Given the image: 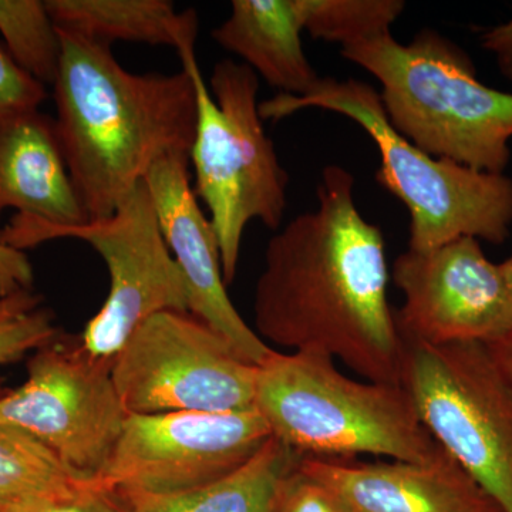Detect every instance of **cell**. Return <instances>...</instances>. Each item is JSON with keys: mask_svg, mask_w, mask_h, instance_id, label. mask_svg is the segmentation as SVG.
Returning <instances> with one entry per match:
<instances>
[{"mask_svg": "<svg viewBox=\"0 0 512 512\" xmlns=\"http://www.w3.org/2000/svg\"><path fill=\"white\" fill-rule=\"evenodd\" d=\"M306 109L348 117L375 141L382 160L377 183L406 205L412 251H429L463 237L493 245L504 244L510 237L511 178L420 150L394 130L384 114L379 92L370 84L322 77L306 96L279 93L259 103L264 120H282Z\"/></svg>", "mask_w": 512, "mask_h": 512, "instance_id": "5", "label": "cell"}, {"mask_svg": "<svg viewBox=\"0 0 512 512\" xmlns=\"http://www.w3.org/2000/svg\"><path fill=\"white\" fill-rule=\"evenodd\" d=\"M271 437L256 409L128 414L109 463L90 485L151 494L197 490L244 467Z\"/></svg>", "mask_w": 512, "mask_h": 512, "instance_id": "11", "label": "cell"}, {"mask_svg": "<svg viewBox=\"0 0 512 512\" xmlns=\"http://www.w3.org/2000/svg\"><path fill=\"white\" fill-rule=\"evenodd\" d=\"M402 386L434 440L512 512V384L487 345L403 340Z\"/></svg>", "mask_w": 512, "mask_h": 512, "instance_id": "7", "label": "cell"}, {"mask_svg": "<svg viewBox=\"0 0 512 512\" xmlns=\"http://www.w3.org/2000/svg\"><path fill=\"white\" fill-rule=\"evenodd\" d=\"M340 55L380 83L384 114L400 136L430 156L504 174L512 94L481 83L456 43L434 29L420 30L409 45L387 32L342 47Z\"/></svg>", "mask_w": 512, "mask_h": 512, "instance_id": "3", "label": "cell"}, {"mask_svg": "<svg viewBox=\"0 0 512 512\" xmlns=\"http://www.w3.org/2000/svg\"><path fill=\"white\" fill-rule=\"evenodd\" d=\"M46 99V86L23 72L0 43V111L39 109Z\"/></svg>", "mask_w": 512, "mask_h": 512, "instance_id": "24", "label": "cell"}, {"mask_svg": "<svg viewBox=\"0 0 512 512\" xmlns=\"http://www.w3.org/2000/svg\"><path fill=\"white\" fill-rule=\"evenodd\" d=\"M8 227H74L89 222L64 161L55 120L39 109L0 111V215Z\"/></svg>", "mask_w": 512, "mask_h": 512, "instance_id": "15", "label": "cell"}, {"mask_svg": "<svg viewBox=\"0 0 512 512\" xmlns=\"http://www.w3.org/2000/svg\"><path fill=\"white\" fill-rule=\"evenodd\" d=\"M144 183L167 247L184 276L188 311L217 330L249 363L264 365L275 349L256 335L229 298L217 234L192 190L190 156L163 158Z\"/></svg>", "mask_w": 512, "mask_h": 512, "instance_id": "13", "label": "cell"}, {"mask_svg": "<svg viewBox=\"0 0 512 512\" xmlns=\"http://www.w3.org/2000/svg\"><path fill=\"white\" fill-rule=\"evenodd\" d=\"M501 266H503L505 279H507L508 286H510V291L512 295V255L510 256V258L507 259V261L503 262Z\"/></svg>", "mask_w": 512, "mask_h": 512, "instance_id": "29", "label": "cell"}, {"mask_svg": "<svg viewBox=\"0 0 512 512\" xmlns=\"http://www.w3.org/2000/svg\"><path fill=\"white\" fill-rule=\"evenodd\" d=\"M301 466L356 512H503L443 447L426 463L302 456Z\"/></svg>", "mask_w": 512, "mask_h": 512, "instance_id": "14", "label": "cell"}, {"mask_svg": "<svg viewBox=\"0 0 512 512\" xmlns=\"http://www.w3.org/2000/svg\"><path fill=\"white\" fill-rule=\"evenodd\" d=\"M487 348L490 350L491 356L494 357L495 363L500 367L501 372L512 384V329L497 342L487 345Z\"/></svg>", "mask_w": 512, "mask_h": 512, "instance_id": "28", "label": "cell"}, {"mask_svg": "<svg viewBox=\"0 0 512 512\" xmlns=\"http://www.w3.org/2000/svg\"><path fill=\"white\" fill-rule=\"evenodd\" d=\"M303 32L345 47L390 32L403 0H296Z\"/></svg>", "mask_w": 512, "mask_h": 512, "instance_id": "21", "label": "cell"}, {"mask_svg": "<svg viewBox=\"0 0 512 512\" xmlns=\"http://www.w3.org/2000/svg\"><path fill=\"white\" fill-rule=\"evenodd\" d=\"M0 512H9V511H3V510H0Z\"/></svg>", "mask_w": 512, "mask_h": 512, "instance_id": "30", "label": "cell"}, {"mask_svg": "<svg viewBox=\"0 0 512 512\" xmlns=\"http://www.w3.org/2000/svg\"><path fill=\"white\" fill-rule=\"evenodd\" d=\"M59 338L55 316L43 308L42 296L22 289L0 298V366Z\"/></svg>", "mask_w": 512, "mask_h": 512, "instance_id": "22", "label": "cell"}, {"mask_svg": "<svg viewBox=\"0 0 512 512\" xmlns=\"http://www.w3.org/2000/svg\"><path fill=\"white\" fill-rule=\"evenodd\" d=\"M258 367L191 312L148 318L111 363L127 414L255 409Z\"/></svg>", "mask_w": 512, "mask_h": 512, "instance_id": "9", "label": "cell"}, {"mask_svg": "<svg viewBox=\"0 0 512 512\" xmlns=\"http://www.w3.org/2000/svg\"><path fill=\"white\" fill-rule=\"evenodd\" d=\"M481 46L494 55L498 70L512 82V20L484 29L480 35Z\"/></svg>", "mask_w": 512, "mask_h": 512, "instance_id": "27", "label": "cell"}, {"mask_svg": "<svg viewBox=\"0 0 512 512\" xmlns=\"http://www.w3.org/2000/svg\"><path fill=\"white\" fill-rule=\"evenodd\" d=\"M0 33L16 64L43 86H53L62 60V39L46 2L0 0Z\"/></svg>", "mask_w": 512, "mask_h": 512, "instance_id": "20", "label": "cell"}, {"mask_svg": "<svg viewBox=\"0 0 512 512\" xmlns=\"http://www.w3.org/2000/svg\"><path fill=\"white\" fill-rule=\"evenodd\" d=\"M301 457L271 437L244 467L207 487L175 494L107 493L123 512H272L282 478Z\"/></svg>", "mask_w": 512, "mask_h": 512, "instance_id": "18", "label": "cell"}, {"mask_svg": "<svg viewBox=\"0 0 512 512\" xmlns=\"http://www.w3.org/2000/svg\"><path fill=\"white\" fill-rule=\"evenodd\" d=\"M55 239L86 242L109 272V295L79 339L90 356L113 362L131 333L151 316L190 312L184 276L167 247L146 183L106 220L74 227L6 225L0 231L2 244L22 252Z\"/></svg>", "mask_w": 512, "mask_h": 512, "instance_id": "8", "label": "cell"}, {"mask_svg": "<svg viewBox=\"0 0 512 512\" xmlns=\"http://www.w3.org/2000/svg\"><path fill=\"white\" fill-rule=\"evenodd\" d=\"M394 285L404 303L396 313L403 340L440 346L490 345L512 329V295L503 266L480 241L463 237L397 256Z\"/></svg>", "mask_w": 512, "mask_h": 512, "instance_id": "12", "label": "cell"}, {"mask_svg": "<svg viewBox=\"0 0 512 512\" xmlns=\"http://www.w3.org/2000/svg\"><path fill=\"white\" fill-rule=\"evenodd\" d=\"M111 363L90 356L80 340H53L30 357L25 383L0 394V424L39 441L77 480L92 484L128 417Z\"/></svg>", "mask_w": 512, "mask_h": 512, "instance_id": "10", "label": "cell"}, {"mask_svg": "<svg viewBox=\"0 0 512 512\" xmlns=\"http://www.w3.org/2000/svg\"><path fill=\"white\" fill-rule=\"evenodd\" d=\"M255 409L301 456L426 463L441 450L402 384L350 379L319 353L274 350L258 367Z\"/></svg>", "mask_w": 512, "mask_h": 512, "instance_id": "4", "label": "cell"}, {"mask_svg": "<svg viewBox=\"0 0 512 512\" xmlns=\"http://www.w3.org/2000/svg\"><path fill=\"white\" fill-rule=\"evenodd\" d=\"M316 197L315 210L269 239L255 288L256 335L340 360L363 380L402 384L404 342L387 293L382 229L360 214L355 177L340 165L323 170Z\"/></svg>", "mask_w": 512, "mask_h": 512, "instance_id": "1", "label": "cell"}, {"mask_svg": "<svg viewBox=\"0 0 512 512\" xmlns=\"http://www.w3.org/2000/svg\"><path fill=\"white\" fill-rule=\"evenodd\" d=\"M272 512H356L335 488L303 470L301 458L282 478Z\"/></svg>", "mask_w": 512, "mask_h": 512, "instance_id": "23", "label": "cell"}, {"mask_svg": "<svg viewBox=\"0 0 512 512\" xmlns=\"http://www.w3.org/2000/svg\"><path fill=\"white\" fill-rule=\"evenodd\" d=\"M195 43L178 49L194 83L197 121L190 150L195 195L210 212L225 282L237 275L242 237L258 220L278 231L288 207L289 177L259 113V77L247 64L221 60L205 83Z\"/></svg>", "mask_w": 512, "mask_h": 512, "instance_id": "6", "label": "cell"}, {"mask_svg": "<svg viewBox=\"0 0 512 512\" xmlns=\"http://www.w3.org/2000/svg\"><path fill=\"white\" fill-rule=\"evenodd\" d=\"M302 32L296 0H234L211 35L269 86L301 97L322 80L303 52Z\"/></svg>", "mask_w": 512, "mask_h": 512, "instance_id": "16", "label": "cell"}, {"mask_svg": "<svg viewBox=\"0 0 512 512\" xmlns=\"http://www.w3.org/2000/svg\"><path fill=\"white\" fill-rule=\"evenodd\" d=\"M13 512H123L110 493L87 484L76 493Z\"/></svg>", "mask_w": 512, "mask_h": 512, "instance_id": "25", "label": "cell"}, {"mask_svg": "<svg viewBox=\"0 0 512 512\" xmlns=\"http://www.w3.org/2000/svg\"><path fill=\"white\" fill-rule=\"evenodd\" d=\"M56 28L110 45L146 43L180 49L195 43L194 9L178 13L168 0H46Z\"/></svg>", "mask_w": 512, "mask_h": 512, "instance_id": "17", "label": "cell"}, {"mask_svg": "<svg viewBox=\"0 0 512 512\" xmlns=\"http://www.w3.org/2000/svg\"><path fill=\"white\" fill-rule=\"evenodd\" d=\"M57 137L89 221L106 220L165 157L188 154L197 99L187 70L128 72L106 43L60 30Z\"/></svg>", "mask_w": 512, "mask_h": 512, "instance_id": "2", "label": "cell"}, {"mask_svg": "<svg viewBox=\"0 0 512 512\" xmlns=\"http://www.w3.org/2000/svg\"><path fill=\"white\" fill-rule=\"evenodd\" d=\"M87 485L28 434L0 424V510L18 511Z\"/></svg>", "mask_w": 512, "mask_h": 512, "instance_id": "19", "label": "cell"}, {"mask_svg": "<svg viewBox=\"0 0 512 512\" xmlns=\"http://www.w3.org/2000/svg\"><path fill=\"white\" fill-rule=\"evenodd\" d=\"M33 268L25 252L0 242V298L32 289Z\"/></svg>", "mask_w": 512, "mask_h": 512, "instance_id": "26", "label": "cell"}]
</instances>
